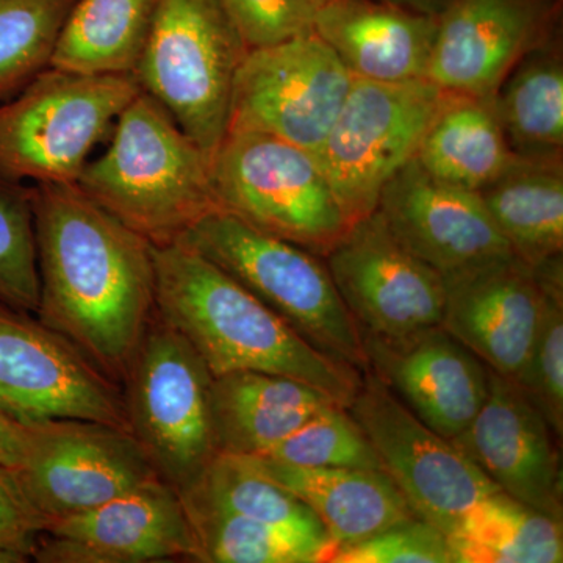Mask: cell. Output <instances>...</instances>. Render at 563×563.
Segmentation results:
<instances>
[{
    "label": "cell",
    "instance_id": "cell-35",
    "mask_svg": "<svg viewBox=\"0 0 563 563\" xmlns=\"http://www.w3.org/2000/svg\"><path fill=\"white\" fill-rule=\"evenodd\" d=\"M329 563H455L446 533L415 517L336 548Z\"/></svg>",
    "mask_w": 563,
    "mask_h": 563
},
{
    "label": "cell",
    "instance_id": "cell-4",
    "mask_svg": "<svg viewBox=\"0 0 563 563\" xmlns=\"http://www.w3.org/2000/svg\"><path fill=\"white\" fill-rule=\"evenodd\" d=\"M176 242L220 266L322 354L361 373L368 368L361 331L320 255L222 209Z\"/></svg>",
    "mask_w": 563,
    "mask_h": 563
},
{
    "label": "cell",
    "instance_id": "cell-22",
    "mask_svg": "<svg viewBox=\"0 0 563 563\" xmlns=\"http://www.w3.org/2000/svg\"><path fill=\"white\" fill-rule=\"evenodd\" d=\"M333 401L301 380L279 374L232 372L211 380L210 406L218 451L263 455Z\"/></svg>",
    "mask_w": 563,
    "mask_h": 563
},
{
    "label": "cell",
    "instance_id": "cell-32",
    "mask_svg": "<svg viewBox=\"0 0 563 563\" xmlns=\"http://www.w3.org/2000/svg\"><path fill=\"white\" fill-rule=\"evenodd\" d=\"M543 301L521 390L562 442L563 435V255L533 266Z\"/></svg>",
    "mask_w": 563,
    "mask_h": 563
},
{
    "label": "cell",
    "instance_id": "cell-39",
    "mask_svg": "<svg viewBox=\"0 0 563 563\" xmlns=\"http://www.w3.org/2000/svg\"><path fill=\"white\" fill-rule=\"evenodd\" d=\"M384 2L395 3V5L404 7V9L418 11V13L440 16L451 0H384Z\"/></svg>",
    "mask_w": 563,
    "mask_h": 563
},
{
    "label": "cell",
    "instance_id": "cell-26",
    "mask_svg": "<svg viewBox=\"0 0 563 563\" xmlns=\"http://www.w3.org/2000/svg\"><path fill=\"white\" fill-rule=\"evenodd\" d=\"M496 107L517 157L563 162L562 35L517 63L496 92Z\"/></svg>",
    "mask_w": 563,
    "mask_h": 563
},
{
    "label": "cell",
    "instance_id": "cell-12",
    "mask_svg": "<svg viewBox=\"0 0 563 563\" xmlns=\"http://www.w3.org/2000/svg\"><path fill=\"white\" fill-rule=\"evenodd\" d=\"M113 383L60 333L0 307V413L24 426L79 420L129 431Z\"/></svg>",
    "mask_w": 563,
    "mask_h": 563
},
{
    "label": "cell",
    "instance_id": "cell-23",
    "mask_svg": "<svg viewBox=\"0 0 563 563\" xmlns=\"http://www.w3.org/2000/svg\"><path fill=\"white\" fill-rule=\"evenodd\" d=\"M250 457L317 515L336 547L362 542L417 517L380 470L306 468L258 455Z\"/></svg>",
    "mask_w": 563,
    "mask_h": 563
},
{
    "label": "cell",
    "instance_id": "cell-3",
    "mask_svg": "<svg viewBox=\"0 0 563 563\" xmlns=\"http://www.w3.org/2000/svg\"><path fill=\"white\" fill-rule=\"evenodd\" d=\"M109 150L76 180L88 198L152 244L173 243L220 210L211 161L143 90L117 120Z\"/></svg>",
    "mask_w": 563,
    "mask_h": 563
},
{
    "label": "cell",
    "instance_id": "cell-28",
    "mask_svg": "<svg viewBox=\"0 0 563 563\" xmlns=\"http://www.w3.org/2000/svg\"><path fill=\"white\" fill-rule=\"evenodd\" d=\"M455 563H561L562 521L503 492L463 515L450 537Z\"/></svg>",
    "mask_w": 563,
    "mask_h": 563
},
{
    "label": "cell",
    "instance_id": "cell-41",
    "mask_svg": "<svg viewBox=\"0 0 563 563\" xmlns=\"http://www.w3.org/2000/svg\"><path fill=\"white\" fill-rule=\"evenodd\" d=\"M307 2L310 3V5L313 7L314 10L320 9L321 5H324V3L331 2V0H307Z\"/></svg>",
    "mask_w": 563,
    "mask_h": 563
},
{
    "label": "cell",
    "instance_id": "cell-5",
    "mask_svg": "<svg viewBox=\"0 0 563 563\" xmlns=\"http://www.w3.org/2000/svg\"><path fill=\"white\" fill-rule=\"evenodd\" d=\"M140 91L133 74L47 66L0 102V176L76 184L96 144Z\"/></svg>",
    "mask_w": 563,
    "mask_h": 563
},
{
    "label": "cell",
    "instance_id": "cell-17",
    "mask_svg": "<svg viewBox=\"0 0 563 563\" xmlns=\"http://www.w3.org/2000/svg\"><path fill=\"white\" fill-rule=\"evenodd\" d=\"M376 211L399 243L443 277L514 255L479 192L437 179L417 158L385 185Z\"/></svg>",
    "mask_w": 563,
    "mask_h": 563
},
{
    "label": "cell",
    "instance_id": "cell-7",
    "mask_svg": "<svg viewBox=\"0 0 563 563\" xmlns=\"http://www.w3.org/2000/svg\"><path fill=\"white\" fill-rule=\"evenodd\" d=\"M124 380L129 432L162 481L177 493L188 490L220 454L209 366L181 333L154 313Z\"/></svg>",
    "mask_w": 563,
    "mask_h": 563
},
{
    "label": "cell",
    "instance_id": "cell-27",
    "mask_svg": "<svg viewBox=\"0 0 563 563\" xmlns=\"http://www.w3.org/2000/svg\"><path fill=\"white\" fill-rule=\"evenodd\" d=\"M158 0H77L51 65L73 73L133 74Z\"/></svg>",
    "mask_w": 563,
    "mask_h": 563
},
{
    "label": "cell",
    "instance_id": "cell-15",
    "mask_svg": "<svg viewBox=\"0 0 563 563\" xmlns=\"http://www.w3.org/2000/svg\"><path fill=\"white\" fill-rule=\"evenodd\" d=\"M179 493L161 477L46 526L33 559L47 563L198 562Z\"/></svg>",
    "mask_w": 563,
    "mask_h": 563
},
{
    "label": "cell",
    "instance_id": "cell-33",
    "mask_svg": "<svg viewBox=\"0 0 563 563\" xmlns=\"http://www.w3.org/2000/svg\"><path fill=\"white\" fill-rule=\"evenodd\" d=\"M258 457L306 468L380 470L379 457L346 407L331 404Z\"/></svg>",
    "mask_w": 563,
    "mask_h": 563
},
{
    "label": "cell",
    "instance_id": "cell-8",
    "mask_svg": "<svg viewBox=\"0 0 563 563\" xmlns=\"http://www.w3.org/2000/svg\"><path fill=\"white\" fill-rule=\"evenodd\" d=\"M211 179L222 210L322 258L350 229L317 155L268 133H225Z\"/></svg>",
    "mask_w": 563,
    "mask_h": 563
},
{
    "label": "cell",
    "instance_id": "cell-30",
    "mask_svg": "<svg viewBox=\"0 0 563 563\" xmlns=\"http://www.w3.org/2000/svg\"><path fill=\"white\" fill-rule=\"evenodd\" d=\"M179 495L184 501L250 520L325 532L317 515L266 476L250 455L218 454L199 479Z\"/></svg>",
    "mask_w": 563,
    "mask_h": 563
},
{
    "label": "cell",
    "instance_id": "cell-37",
    "mask_svg": "<svg viewBox=\"0 0 563 563\" xmlns=\"http://www.w3.org/2000/svg\"><path fill=\"white\" fill-rule=\"evenodd\" d=\"M46 521L33 509L14 470L0 465V550L32 559Z\"/></svg>",
    "mask_w": 563,
    "mask_h": 563
},
{
    "label": "cell",
    "instance_id": "cell-25",
    "mask_svg": "<svg viewBox=\"0 0 563 563\" xmlns=\"http://www.w3.org/2000/svg\"><path fill=\"white\" fill-rule=\"evenodd\" d=\"M479 195L515 257L537 266L563 255V162L518 157Z\"/></svg>",
    "mask_w": 563,
    "mask_h": 563
},
{
    "label": "cell",
    "instance_id": "cell-11",
    "mask_svg": "<svg viewBox=\"0 0 563 563\" xmlns=\"http://www.w3.org/2000/svg\"><path fill=\"white\" fill-rule=\"evenodd\" d=\"M351 84L314 32L247 51L233 81L228 132L268 133L317 155Z\"/></svg>",
    "mask_w": 563,
    "mask_h": 563
},
{
    "label": "cell",
    "instance_id": "cell-1",
    "mask_svg": "<svg viewBox=\"0 0 563 563\" xmlns=\"http://www.w3.org/2000/svg\"><path fill=\"white\" fill-rule=\"evenodd\" d=\"M31 190L40 322L124 379L155 313L152 243L76 184Z\"/></svg>",
    "mask_w": 563,
    "mask_h": 563
},
{
    "label": "cell",
    "instance_id": "cell-34",
    "mask_svg": "<svg viewBox=\"0 0 563 563\" xmlns=\"http://www.w3.org/2000/svg\"><path fill=\"white\" fill-rule=\"evenodd\" d=\"M38 302L32 190L0 176V303L36 313Z\"/></svg>",
    "mask_w": 563,
    "mask_h": 563
},
{
    "label": "cell",
    "instance_id": "cell-2",
    "mask_svg": "<svg viewBox=\"0 0 563 563\" xmlns=\"http://www.w3.org/2000/svg\"><path fill=\"white\" fill-rule=\"evenodd\" d=\"M155 313L181 333L214 376L262 372L291 377L350 406L362 373L306 342L220 266L184 243L152 244Z\"/></svg>",
    "mask_w": 563,
    "mask_h": 563
},
{
    "label": "cell",
    "instance_id": "cell-13",
    "mask_svg": "<svg viewBox=\"0 0 563 563\" xmlns=\"http://www.w3.org/2000/svg\"><path fill=\"white\" fill-rule=\"evenodd\" d=\"M29 428L27 451L14 473L46 526L96 509L158 477L128 429L79 420Z\"/></svg>",
    "mask_w": 563,
    "mask_h": 563
},
{
    "label": "cell",
    "instance_id": "cell-6",
    "mask_svg": "<svg viewBox=\"0 0 563 563\" xmlns=\"http://www.w3.org/2000/svg\"><path fill=\"white\" fill-rule=\"evenodd\" d=\"M246 54L221 0H158L133 76L211 161L228 133L233 81Z\"/></svg>",
    "mask_w": 563,
    "mask_h": 563
},
{
    "label": "cell",
    "instance_id": "cell-20",
    "mask_svg": "<svg viewBox=\"0 0 563 563\" xmlns=\"http://www.w3.org/2000/svg\"><path fill=\"white\" fill-rule=\"evenodd\" d=\"M361 335L366 369L440 435L453 440L479 412L490 369L442 325L401 336Z\"/></svg>",
    "mask_w": 563,
    "mask_h": 563
},
{
    "label": "cell",
    "instance_id": "cell-21",
    "mask_svg": "<svg viewBox=\"0 0 563 563\" xmlns=\"http://www.w3.org/2000/svg\"><path fill=\"white\" fill-rule=\"evenodd\" d=\"M313 32L352 79L428 80L439 16L384 0H331L314 10Z\"/></svg>",
    "mask_w": 563,
    "mask_h": 563
},
{
    "label": "cell",
    "instance_id": "cell-36",
    "mask_svg": "<svg viewBox=\"0 0 563 563\" xmlns=\"http://www.w3.org/2000/svg\"><path fill=\"white\" fill-rule=\"evenodd\" d=\"M247 51L313 33L314 9L307 0H221Z\"/></svg>",
    "mask_w": 563,
    "mask_h": 563
},
{
    "label": "cell",
    "instance_id": "cell-16",
    "mask_svg": "<svg viewBox=\"0 0 563 563\" xmlns=\"http://www.w3.org/2000/svg\"><path fill=\"white\" fill-rule=\"evenodd\" d=\"M563 0H451L439 16L428 80L496 95L529 52L562 35Z\"/></svg>",
    "mask_w": 563,
    "mask_h": 563
},
{
    "label": "cell",
    "instance_id": "cell-18",
    "mask_svg": "<svg viewBox=\"0 0 563 563\" xmlns=\"http://www.w3.org/2000/svg\"><path fill=\"white\" fill-rule=\"evenodd\" d=\"M558 440L520 385L490 369L483 407L453 443L499 490L562 521Z\"/></svg>",
    "mask_w": 563,
    "mask_h": 563
},
{
    "label": "cell",
    "instance_id": "cell-9",
    "mask_svg": "<svg viewBox=\"0 0 563 563\" xmlns=\"http://www.w3.org/2000/svg\"><path fill=\"white\" fill-rule=\"evenodd\" d=\"M448 91L429 80L380 84L352 79L317 154L350 224L376 211L385 185L417 157Z\"/></svg>",
    "mask_w": 563,
    "mask_h": 563
},
{
    "label": "cell",
    "instance_id": "cell-24",
    "mask_svg": "<svg viewBox=\"0 0 563 563\" xmlns=\"http://www.w3.org/2000/svg\"><path fill=\"white\" fill-rule=\"evenodd\" d=\"M415 158L437 179L477 192L518 161L507 143L496 95L462 92H448Z\"/></svg>",
    "mask_w": 563,
    "mask_h": 563
},
{
    "label": "cell",
    "instance_id": "cell-19",
    "mask_svg": "<svg viewBox=\"0 0 563 563\" xmlns=\"http://www.w3.org/2000/svg\"><path fill=\"white\" fill-rule=\"evenodd\" d=\"M442 328L504 379L520 383L531 357L543 290L515 255L443 277Z\"/></svg>",
    "mask_w": 563,
    "mask_h": 563
},
{
    "label": "cell",
    "instance_id": "cell-40",
    "mask_svg": "<svg viewBox=\"0 0 563 563\" xmlns=\"http://www.w3.org/2000/svg\"><path fill=\"white\" fill-rule=\"evenodd\" d=\"M29 561H31V559L24 558V555L0 550V563H24Z\"/></svg>",
    "mask_w": 563,
    "mask_h": 563
},
{
    "label": "cell",
    "instance_id": "cell-14",
    "mask_svg": "<svg viewBox=\"0 0 563 563\" xmlns=\"http://www.w3.org/2000/svg\"><path fill=\"white\" fill-rule=\"evenodd\" d=\"M324 262L361 333L401 336L442 325V274L399 243L377 211L351 224Z\"/></svg>",
    "mask_w": 563,
    "mask_h": 563
},
{
    "label": "cell",
    "instance_id": "cell-31",
    "mask_svg": "<svg viewBox=\"0 0 563 563\" xmlns=\"http://www.w3.org/2000/svg\"><path fill=\"white\" fill-rule=\"evenodd\" d=\"M77 0H0V102L51 65Z\"/></svg>",
    "mask_w": 563,
    "mask_h": 563
},
{
    "label": "cell",
    "instance_id": "cell-38",
    "mask_svg": "<svg viewBox=\"0 0 563 563\" xmlns=\"http://www.w3.org/2000/svg\"><path fill=\"white\" fill-rule=\"evenodd\" d=\"M31 428L0 413V465L18 470L25 457Z\"/></svg>",
    "mask_w": 563,
    "mask_h": 563
},
{
    "label": "cell",
    "instance_id": "cell-29",
    "mask_svg": "<svg viewBox=\"0 0 563 563\" xmlns=\"http://www.w3.org/2000/svg\"><path fill=\"white\" fill-rule=\"evenodd\" d=\"M184 506L198 544V562L329 563L339 548L324 531L263 523L201 504L184 501Z\"/></svg>",
    "mask_w": 563,
    "mask_h": 563
},
{
    "label": "cell",
    "instance_id": "cell-10",
    "mask_svg": "<svg viewBox=\"0 0 563 563\" xmlns=\"http://www.w3.org/2000/svg\"><path fill=\"white\" fill-rule=\"evenodd\" d=\"M346 409L410 509L448 537L474 504L501 492L453 440L418 420L369 369L362 373Z\"/></svg>",
    "mask_w": 563,
    "mask_h": 563
}]
</instances>
